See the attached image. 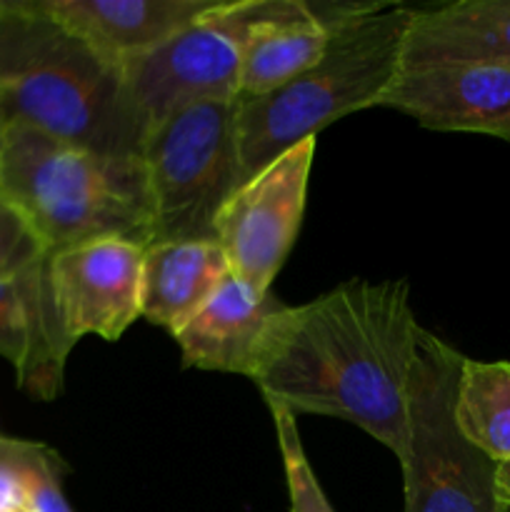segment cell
<instances>
[{
  "label": "cell",
  "mask_w": 510,
  "mask_h": 512,
  "mask_svg": "<svg viewBox=\"0 0 510 512\" xmlns=\"http://www.w3.org/2000/svg\"><path fill=\"white\" fill-rule=\"evenodd\" d=\"M495 495H498L505 512H510V458L495 468Z\"/></svg>",
  "instance_id": "22"
},
{
  "label": "cell",
  "mask_w": 510,
  "mask_h": 512,
  "mask_svg": "<svg viewBox=\"0 0 510 512\" xmlns=\"http://www.w3.org/2000/svg\"><path fill=\"white\" fill-rule=\"evenodd\" d=\"M330 43L308 0H258L240 65L238 98H258L308 70Z\"/></svg>",
  "instance_id": "16"
},
{
  "label": "cell",
  "mask_w": 510,
  "mask_h": 512,
  "mask_svg": "<svg viewBox=\"0 0 510 512\" xmlns=\"http://www.w3.org/2000/svg\"><path fill=\"white\" fill-rule=\"evenodd\" d=\"M413 10L375 3L368 13L333 30L325 53L308 70L258 98L235 100L240 180L245 183L335 120L378 105L400 73Z\"/></svg>",
  "instance_id": "3"
},
{
  "label": "cell",
  "mask_w": 510,
  "mask_h": 512,
  "mask_svg": "<svg viewBox=\"0 0 510 512\" xmlns=\"http://www.w3.org/2000/svg\"><path fill=\"white\" fill-rule=\"evenodd\" d=\"M0 105L10 123L115 158H140L145 125L123 73L38 0H0Z\"/></svg>",
  "instance_id": "2"
},
{
  "label": "cell",
  "mask_w": 510,
  "mask_h": 512,
  "mask_svg": "<svg viewBox=\"0 0 510 512\" xmlns=\"http://www.w3.org/2000/svg\"><path fill=\"white\" fill-rule=\"evenodd\" d=\"M108 63L123 68L173 38L218 0H38Z\"/></svg>",
  "instance_id": "12"
},
{
  "label": "cell",
  "mask_w": 510,
  "mask_h": 512,
  "mask_svg": "<svg viewBox=\"0 0 510 512\" xmlns=\"http://www.w3.org/2000/svg\"><path fill=\"white\" fill-rule=\"evenodd\" d=\"M10 445L30 480L35 512H73L63 488V480L68 475L65 460L53 448L35 440L10 438Z\"/></svg>",
  "instance_id": "19"
},
{
  "label": "cell",
  "mask_w": 510,
  "mask_h": 512,
  "mask_svg": "<svg viewBox=\"0 0 510 512\" xmlns=\"http://www.w3.org/2000/svg\"><path fill=\"white\" fill-rule=\"evenodd\" d=\"M145 245L130 238H100L48 255V278L68 338L105 343L123 338L140 318Z\"/></svg>",
  "instance_id": "9"
},
{
  "label": "cell",
  "mask_w": 510,
  "mask_h": 512,
  "mask_svg": "<svg viewBox=\"0 0 510 512\" xmlns=\"http://www.w3.org/2000/svg\"><path fill=\"white\" fill-rule=\"evenodd\" d=\"M45 248L35 238L23 215L0 193V275L15 273L35 260L45 258Z\"/></svg>",
  "instance_id": "20"
},
{
  "label": "cell",
  "mask_w": 510,
  "mask_h": 512,
  "mask_svg": "<svg viewBox=\"0 0 510 512\" xmlns=\"http://www.w3.org/2000/svg\"><path fill=\"white\" fill-rule=\"evenodd\" d=\"M230 273L228 258L215 240H158L145 245L140 318L173 335Z\"/></svg>",
  "instance_id": "15"
},
{
  "label": "cell",
  "mask_w": 510,
  "mask_h": 512,
  "mask_svg": "<svg viewBox=\"0 0 510 512\" xmlns=\"http://www.w3.org/2000/svg\"><path fill=\"white\" fill-rule=\"evenodd\" d=\"M285 305L273 290H258L230 273L198 313L173 333L183 365L248 378L265 323Z\"/></svg>",
  "instance_id": "14"
},
{
  "label": "cell",
  "mask_w": 510,
  "mask_h": 512,
  "mask_svg": "<svg viewBox=\"0 0 510 512\" xmlns=\"http://www.w3.org/2000/svg\"><path fill=\"white\" fill-rule=\"evenodd\" d=\"M0 193L45 253L100 238L150 243L140 158H115L10 123L0 148Z\"/></svg>",
  "instance_id": "4"
},
{
  "label": "cell",
  "mask_w": 510,
  "mask_h": 512,
  "mask_svg": "<svg viewBox=\"0 0 510 512\" xmlns=\"http://www.w3.org/2000/svg\"><path fill=\"white\" fill-rule=\"evenodd\" d=\"M0 512H35L33 490L10 438H0Z\"/></svg>",
  "instance_id": "21"
},
{
  "label": "cell",
  "mask_w": 510,
  "mask_h": 512,
  "mask_svg": "<svg viewBox=\"0 0 510 512\" xmlns=\"http://www.w3.org/2000/svg\"><path fill=\"white\" fill-rule=\"evenodd\" d=\"M73 348L50 288L48 255L0 275V358L13 365L18 388L43 403L58 398Z\"/></svg>",
  "instance_id": "11"
},
{
  "label": "cell",
  "mask_w": 510,
  "mask_h": 512,
  "mask_svg": "<svg viewBox=\"0 0 510 512\" xmlns=\"http://www.w3.org/2000/svg\"><path fill=\"white\" fill-rule=\"evenodd\" d=\"M460 355L423 328L408 395L403 512H505L495 495L498 463L470 445L453 415Z\"/></svg>",
  "instance_id": "6"
},
{
  "label": "cell",
  "mask_w": 510,
  "mask_h": 512,
  "mask_svg": "<svg viewBox=\"0 0 510 512\" xmlns=\"http://www.w3.org/2000/svg\"><path fill=\"white\" fill-rule=\"evenodd\" d=\"M273 413L275 438H278L280 458H283L285 468V483H288L290 495V510L293 512H335L333 505L325 498L323 488H320L318 478H315L313 468L308 463L303 443H300L298 420L290 410L280 408V405H268Z\"/></svg>",
  "instance_id": "18"
},
{
  "label": "cell",
  "mask_w": 510,
  "mask_h": 512,
  "mask_svg": "<svg viewBox=\"0 0 510 512\" xmlns=\"http://www.w3.org/2000/svg\"><path fill=\"white\" fill-rule=\"evenodd\" d=\"M8 128H10V120H8V115H5L3 105H0V148H3L5 133H8Z\"/></svg>",
  "instance_id": "23"
},
{
  "label": "cell",
  "mask_w": 510,
  "mask_h": 512,
  "mask_svg": "<svg viewBox=\"0 0 510 512\" xmlns=\"http://www.w3.org/2000/svg\"><path fill=\"white\" fill-rule=\"evenodd\" d=\"M453 415L470 445L493 463L510 458V363L470 360L460 365Z\"/></svg>",
  "instance_id": "17"
},
{
  "label": "cell",
  "mask_w": 510,
  "mask_h": 512,
  "mask_svg": "<svg viewBox=\"0 0 510 512\" xmlns=\"http://www.w3.org/2000/svg\"><path fill=\"white\" fill-rule=\"evenodd\" d=\"M418 325L405 280H348L265 323L248 378L268 405L365 430L400 460Z\"/></svg>",
  "instance_id": "1"
},
{
  "label": "cell",
  "mask_w": 510,
  "mask_h": 512,
  "mask_svg": "<svg viewBox=\"0 0 510 512\" xmlns=\"http://www.w3.org/2000/svg\"><path fill=\"white\" fill-rule=\"evenodd\" d=\"M443 65H510V0H455L413 10L400 73Z\"/></svg>",
  "instance_id": "13"
},
{
  "label": "cell",
  "mask_w": 510,
  "mask_h": 512,
  "mask_svg": "<svg viewBox=\"0 0 510 512\" xmlns=\"http://www.w3.org/2000/svg\"><path fill=\"white\" fill-rule=\"evenodd\" d=\"M235 100L180 108L145 135L140 163L150 205V243L215 240V218L243 183Z\"/></svg>",
  "instance_id": "5"
},
{
  "label": "cell",
  "mask_w": 510,
  "mask_h": 512,
  "mask_svg": "<svg viewBox=\"0 0 510 512\" xmlns=\"http://www.w3.org/2000/svg\"><path fill=\"white\" fill-rule=\"evenodd\" d=\"M315 138L293 145L233 190L215 218V243L230 270L258 290H273L293 250L308 198Z\"/></svg>",
  "instance_id": "8"
},
{
  "label": "cell",
  "mask_w": 510,
  "mask_h": 512,
  "mask_svg": "<svg viewBox=\"0 0 510 512\" xmlns=\"http://www.w3.org/2000/svg\"><path fill=\"white\" fill-rule=\"evenodd\" d=\"M255 13L258 0H218L188 28L120 68L145 135L180 108L238 98L243 48Z\"/></svg>",
  "instance_id": "7"
},
{
  "label": "cell",
  "mask_w": 510,
  "mask_h": 512,
  "mask_svg": "<svg viewBox=\"0 0 510 512\" xmlns=\"http://www.w3.org/2000/svg\"><path fill=\"white\" fill-rule=\"evenodd\" d=\"M380 108L440 133H478L510 143V65H443L398 73Z\"/></svg>",
  "instance_id": "10"
}]
</instances>
